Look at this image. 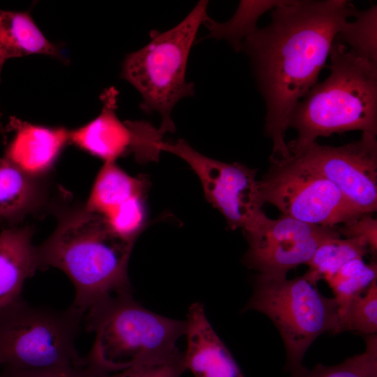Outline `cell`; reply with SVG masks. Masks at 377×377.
I'll use <instances>...</instances> for the list:
<instances>
[{"label":"cell","instance_id":"obj_24","mask_svg":"<svg viewBox=\"0 0 377 377\" xmlns=\"http://www.w3.org/2000/svg\"><path fill=\"white\" fill-rule=\"evenodd\" d=\"M342 332L355 331L362 334L377 332V279L367 290L352 298L340 316Z\"/></svg>","mask_w":377,"mask_h":377},{"label":"cell","instance_id":"obj_27","mask_svg":"<svg viewBox=\"0 0 377 377\" xmlns=\"http://www.w3.org/2000/svg\"><path fill=\"white\" fill-rule=\"evenodd\" d=\"M341 236L357 239L368 246L372 256L377 251V220L369 214H362L355 219L338 226Z\"/></svg>","mask_w":377,"mask_h":377},{"label":"cell","instance_id":"obj_2","mask_svg":"<svg viewBox=\"0 0 377 377\" xmlns=\"http://www.w3.org/2000/svg\"><path fill=\"white\" fill-rule=\"evenodd\" d=\"M133 244L84 209L64 218L37 248L39 267H54L68 276L75 288L71 306L84 315L104 298L131 290L127 268Z\"/></svg>","mask_w":377,"mask_h":377},{"label":"cell","instance_id":"obj_21","mask_svg":"<svg viewBox=\"0 0 377 377\" xmlns=\"http://www.w3.org/2000/svg\"><path fill=\"white\" fill-rule=\"evenodd\" d=\"M353 22L346 21L335 40L347 46L360 58L377 65V6L358 10Z\"/></svg>","mask_w":377,"mask_h":377},{"label":"cell","instance_id":"obj_11","mask_svg":"<svg viewBox=\"0 0 377 377\" xmlns=\"http://www.w3.org/2000/svg\"><path fill=\"white\" fill-rule=\"evenodd\" d=\"M245 235L249 243L245 264L271 276H286L290 270L306 265L323 243L341 237L338 226L310 224L283 215L268 218Z\"/></svg>","mask_w":377,"mask_h":377},{"label":"cell","instance_id":"obj_1","mask_svg":"<svg viewBox=\"0 0 377 377\" xmlns=\"http://www.w3.org/2000/svg\"><path fill=\"white\" fill-rule=\"evenodd\" d=\"M358 10L346 0H284L271 21L244 41L266 107L270 162L287 159L285 135L292 112L318 82L343 24Z\"/></svg>","mask_w":377,"mask_h":377},{"label":"cell","instance_id":"obj_7","mask_svg":"<svg viewBox=\"0 0 377 377\" xmlns=\"http://www.w3.org/2000/svg\"><path fill=\"white\" fill-rule=\"evenodd\" d=\"M84 314L31 306L21 299L0 311V365L19 369L84 366L75 341Z\"/></svg>","mask_w":377,"mask_h":377},{"label":"cell","instance_id":"obj_16","mask_svg":"<svg viewBox=\"0 0 377 377\" xmlns=\"http://www.w3.org/2000/svg\"><path fill=\"white\" fill-rule=\"evenodd\" d=\"M29 54L63 58L29 13L0 10V71L6 60Z\"/></svg>","mask_w":377,"mask_h":377},{"label":"cell","instance_id":"obj_23","mask_svg":"<svg viewBox=\"0 0 377 377\" xmlns=\"http://www.w3.org/2000/svg\"><path fill=\"white\" fill-rule=\"evenodd\" d=\"M365 350L343 362L325 366L317 364L311 369L304 367L290 377H377V335L364 336Z\"/></svg>","mask_w":377,"mask_h":377},{"label":"cell","instance_id":"obj_19","mask_svg":"<svg viewBox=\"0 0 377 377\" xmlns=\"http://www.w3.org/2000/svg\"><path fill=\"white\" fill-rule=\"evenodd\" d=\"M283 1H240L235 13L227 22H217L209 16L204 20L203 24L209 31L207 37L224 39L236 52L242 51L244 40L258 29L259 18Z\"/></svg>","mask_w":377,"mask_h":377},{"label":"cell","instance_id":"obj_25","mask_svg":"<svg viewBox=\"0 0 377 377\" xmlns=\"http://www.w3.org/2000/svg\"><path fill=\"white\" fill-rule=\"evenodd\" d=\"M186 370L183 353L168 362L138 364L114 372H101L98 377H181Z\"/></svg>","mask_w":377,"mask_h":377},{"label":"cell","instance_id":"obj_20","mask_svg":"<svg viewBox=\"0 0 377 377\" xmlns=\"http://www.w3.org/2000/svg\"><path fill=\"white\" fill-rule=\"evenodd\" d=\"M369 252L362 240L337 237L323 243L306 264L308 271L304 274L312 283L331 277L344 264L356 258H364Z\"/></svg>","mask_w":377,"mask_h":377},{"label":"cell","instance_id":"obj_26","mask_svg":"<svg viewBox=\"0 0 377 377\" xmlns=\"http://www.w3.org/2000/svg\"><path fill=\"white\" fill-rule=\"evenodd\" d=\"M101 373L88 364L34 369L4 367L0 377H98Z\"/></svg>","mask_w":377,"mask_h":377},{"label":"cell","instance_id":"obj_13","mask_svg":"<svg viewBox=\"0 0 377 377\" xmlns=\"http://www.w3.org/2000/svg\"><path fill=\"white\" fill-rule=\"evenodd\" d=\"M117 92L114 88L103 94V106L99 115L85 125L70 131V142L104 162L115 160L133 151L138 138L129 121L117 117Z\"/></svg>","mask_w":377,"mask_h":377},{"label":"cell","instance_id":"obj_8","mask_svg":"<svg viewBox=\"0 0 377 377\" xmlns=\"http://www.w3.org/2000/svg\"><path fill=\"white\" fill-rule=\"evenodd\" d=\"M260 182L265 204L281 215L328 227L346 223L362 215L330 180L288 157L272 163Z\"/></svg>","mask_w":377,"mask_h":377},{"label":"cell","instance_id":"obj_12","mask_svg":"<svg viewBox=\"0 0 377 377\" xmlns=\"http://www.w3.org/2000/svg\"><path fill=\"white\" fill-rule=\"evenodd\" d=\"M184 362L193 377H244L209 322L203 306L193 303L187 315Z\"/></svg>","mask_w":377,"mask_h":377},{"label":"cell","instance_id":"obj_15","mask_svg":"<svg viewBox=\"0 0 377 377\" xmlns=\"http://www.w3.org/2000/svg\"><path fill=\"white\" fill-rule=\"evenodd\" d=\"M40 269L37 248L27 228L0 233V311L20 300L25 281Z\"/></svg>","mask_w":377,"mask_h":377},{"label":"cell","instance_id":"obj_22","mask_svg":"<svg viewBox=\"0 0 377 377\" xmlns=\"http://www.w3.org/2000/svg\"><path fill=\"white\" fill-rule=\"evenodd\" d=\"M377 279L375 261L364 263L363 258L352 259L325 281L331 288L339 306V316L354 297L364 293Z\"/></svg>","mask_w":377,"mask_h":377},{"label":"cell","instance_id":"obj_5","mask_svg":"<svg viewBox=\"0 0 377 377\" xmlns=\"http://www.w3.org/2000/svg\"><path fill=\"white\" fill-rule=\"evenodd\" d=\"M207 1H200L177 25L163 32L151 31V40L126 55L121 77L140 94L141 109L161 117L158 131L174 132L171 118L174 106L183 98L194 95V84L186 80L190 50L198 28L208 17Z\"/></svg>","mask_w":377,"mask_h":377},{"label":"cell","instance_id":"obj_14","mask_svg":"<svg viewBox=\"0 0 377 377\" xmlns=\"http://www.w3.org/2000/svg\"><path fill=\"white\" fill-rule=\"evenodd\" d=\"M14 135L6 149L5 158L30 177L49 170L66 144L70 131L13 119Z\"/></svg>","mask_w":377,"mask_h":377},{"label":"cell","instance_id":"obj_10","mask_svg":"<svg viewBox=\"0 0 377 377\" xmlns=\"http://www.w3.org/2000/svg\"><path fill=\"white\" fill-rule=\"evenodd\" d=\"M288 151L290 158L333 183L359 213L376 211V135L362 133L359 140L339 147L315 141Z\"/></svg>","mask_w":377,"mask_h":377},{"label":"cell","instance_id":"obj_4","mask_svg":"<svg viewBox=\"0 0 377 377\" xmlns=\"http://www.w3.org/2000/svg\"><path fill=\"white\" fill-rule=\"evenodd\" d=\"M86 329L95 334L87 363L101 372L173 360L183 353L178 340L186 320L158 315L140 305L131 290L110 295L84 313Z\"/></svg>","mask_w":377,"mask_h":377},{"label":"cell","instance_id":"obj_3","mask_svg":"<svg viewBox=\"0 0 377 377\" xmlns=\"http://www.w3.org/2000/svg\"><path fill=\"white\" fill-rule=\"evenodd\" d=\"M329 57V76L318 82L292 112L288 127L295 129L297 136L287 143L288 149L333 133L377 134V65L337 40Z\"/></svg>","mask_w":377,"mask_h":377},{"label":"cell","instance_id":"obj_17","mask_svg":"<svg viewBox=\"0 0 377 377\" xmlns=\"http://www.w3.org/2000/svg\"><path fill=\"white\" fill-rule=\"evenodd\" d=\"M149 182L132 177L115 162H105L96 178L85 209L108 218L131 200L145 196Z\"/></svg>","mask_w":377,"mask_h":377},{"label":"cell","instance_id":"obj_18","mask_svg":"<svg viewBox=\"0 0 377 377\" xmlns=\"http://www.w3.org/2000/svg\"><path fill=\"white\" fill-rule=\"evenodd\" d=\"M38 197L31 177L0 158V219L14 222L31 210Z\"/></svg>","mask_w":377,"mask_h":377},{"label":"cell","instance_id":"obj_9","mask_svg":"<svg viewBox=\"0 0 377 377\" xmlns=\"http://www.w3.org/2000/svg\"><path fill=\"white\" fill-rule=\"evenodd\" d=\"M159 149L189 165L199 177L207 200L224 216L229 228L250 233L269 218L263 211L265 202L256 170L205 156L182 139L175 143L162 141Z\"/></svg>","mask_w":377,"mask_h":377},{"label":"cell","instance_id":"obj_6","mask_svg":"<svg viewBox=\"0 0 377 377\" xmlns=\"http://www.w3.org/2000/svg\"><path fill=\"white\" fill-rule=\"evenodd\" d=\"M244 310L262 313L272 320L283 340L285 370L290 374L304 367V356L320 335L342 332L335 298L322 295L304 275L288 279L258 274Z\"/></svg>","mask_w":377,"mask_h":377}]
</instances>
